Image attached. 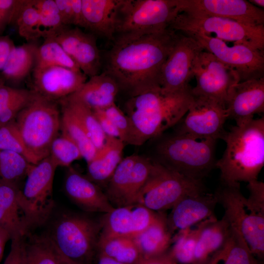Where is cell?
<instances>
[{
	"mask_svg": "<svg viewBox=\"0 0 264 264\" xmlns=\"http://www.w3.org/2000/svg\"><path fill=\"white\" fill-rule=\"evenodd\" d=\"M170 28L129 39H115L107 53L104 72L130 97L160 87L161 68L177 38Z\"/></svg>",
	"mask_w": 264,
	"mask_h": 264,
	"instance_id": "6da1fadb",
	"label": "cell"
},
{
	"mask_svg": "<svg viewBox=\"0 0 264 264\" xmlns=\"http://www.w3.org/2000/svg\"><path fill=\"white\" fill-rule=\"evenodd\" d=\"M193 99L191 87L174 92L157 87L129 97L123 110L131 126L128 144L142 145L173 128L186 114Z\"/></svg>",
	"mask_w": 264,
	"mask_h": 264,
	"instance_id": "7a4b0ae2",
	"label": "cell"
},
{
	"mask_svg": "<svg viewBox=\"0 0 264 264\" xmlns=\"http://www.w3.org/2000/svg\"><path fill=\"white\" fill-rule=\"evenodd\" d=\"M226 148L215 167L221 183L233 184L258 180L264 165V117L241 126H232L222 139Z\"/></svg>",
	"mask_w": 264,
	"mask_h": 264,
	"instance_id": "3957f363",
	"label": "cell"
},
{
	"mask_svg": "<svg viewBox=\"0 0 264 264\" xmlns=\"http://www.w3.org/2000/svg\"><path fill=\"white\" fill-rule=\"evenodd\" d=\"M151 140L154 142L152 150L146 156L183 176L202 180L215 167L217 140L196 139L174 131Z\"/></svg>",
	"mask_w": 264,
	"mask_h": 264,
	"instance_id": "277c9868",
	"label": "cell"
},
{
	"mask_svg": "<svg viewBox=\"0 0 264 264\" xmlns=\"http://www.w3.org/2000/svg\"><path fill=\"white\" fill-rule=\"evenodd\" d=\"M61 118L57 103L35 92L15 119L26 148L38 162L49 155L61 129Z\"/></svg>",
	"mask_w": 264,
	"mask_h": 264,
	"instance_id": "5b68a950",
	"label": "cell"
},
{
	"mask_svg": "<svg viewBox=\"0 0 264 264\" xmlns=\"http://www.w3.org/2000/svg\"><path fill=\"white\" fill-rule=\"evenodd\" d=\"M101 228L100 219L68 213L56 222L50 237L66 257L80 264H93Z\"/></svg>",
	"mask_w": 264,
	"mask_h": 264,
	"instance_id": "8992f818",
	"label": "cell"
},
{
	"mask_svg": "<svg viewBox=\"0 0 264 264\" xmlns=\"http://www.w3.org/2000/svg\"><path fill=\"white\" fill-rule=\"evenodd\" d=\"M169 28L180 33H201L224 42L264 50V25L253 26L216 16L179 13Z\"/></svg>",
	"mask_w": 264,
	"mask_h": 264,
	"instance_id": "52a82bcc",
	"label": "cell"
},
{
	"mask_svg": "<svg viewBox=\"0 0 264 264\" xmlns=\"http://www.w3.org/2000/svg\"><path fill=\"white\" fill-rule=\"evenodd\" d=\"M179 13L178 0H124L114 39L165 30Z\"/></svg>",
	"mask_w": 264,
	"mask_h": 264,
	"instance_id": "ba28073f",
	"label": "cell"
},
{
	"mask_svg": "<svg viewBox=\"0 0 264 264\" xmlns=\"http://www.w3.org/2000/svg\"><path fill=\"white\" fill-rule=\"evenodd\" d=\"M58 166L49 156L33 164L18 200L29 232L48 219L54 207L53 183Z\"/></svg>",
	"mask_w": 264,
	"mask_h": 264,
	"instance_id": "9c48e42d",
	"label": "cell"
},
{
	"mask_svg": "<svg viewBox=\"0 0 264 264\" xmlns=\"http://www.w3.org/2000/svg\"><path fill=\"white\" fill-rule=\"evenodd\" d=\"M224 210V216L231 226L242 236L257 259L264 255V213L251 207L242 193L240 183L221 182L214 194Z\"/></svg>",
	"mask_w": 264,
	"mask_h": 264,
	"instance_id": "30bf717a",
	"label": "cell"
},
{
	"mask_svg": "<svg viewBox=\"0 0 264 264\" xmlns=\"http://www.w3.org/2000/svg\"><path fill=\"white\" fill-rule=\"evenodd\" d=\"M152 162L137 203L154 212H162L171 209L186 196L205 191L202 180L190 178Z\"/></svg>",
	"mask_w": 264,
	"mask_h": 264,
	"instance_id": "8fae6325",
	"label": "cell"
},
{
	"mask_svg": "<svg viewBox=\"0 0 264 264\" xmlns=\"http://www.w3.org/2000/svg\"><path fill=\"white\" fill-rule=\"evenodd\" d=\"M152 163L146 155L132 154L123 158L103 190L114 208L137 203Z\"/></svg>",
	"mask_w": 264,
	"mask_h": 264,
	"instance_id": "7c38bea8",
	"label": "cell"
},
{
	"mask_svg": "<svg viewBox=\"0 0 264 264\" xmlns=\"http://www.w3.org/2000/svg\"><path fill=\"white\" fill-rule=\"evenodd\" d=\"M185 34L194 38L204 50L233 69L239 75L240 82L264 77V51L241 44L229 46L220 40L203 34Z\"/></svg>",
	"mask_w": 264,
	"mask_h": 264,
	"instance_id": "4fadbf2b",
	"label": "cell"
},
{
	"mask_svg": "<svg viewBox=\"0 0 264 264\" xmlns=\"http://www.w3.org/2000/svg\"><path fill=\"white\" fill-rule=\"evenodd\" d=\"M228 119L225 108L218 102L193 95L184 117L173 128L174 131L196 139H221Z\"/></svg>",
	"mask_w": 264,
	"mask_h": 264,
	"instance_id": "5bb4252c",
	"label": "cell"
},
{
	"mask_svg": "<svg viewBox=\"0 0 264 264\" xmlns=\"http://www.w3.org/2000/svg\"><path fill=\"white\" fill-rule=\"evenodd\" d=\"M194 77L197 82L192 88L194 95L213 99L225 108L232 87L240 82L239 75L233 69L204 50L196 61Z\"/></svg>",
	"mask_w": 264,
	"mask_h": 264,
	"instance_id": "9a60e30c",
	"label": "cell"
},
{
	"mask_svg": "<svg viewBox=\"0 0 264 264\" xmlns=\"http://www.w3.org/2000/svg\"><path fill=\"white\" fill-rule=\"evenodd\" d=\"M204 50L192 37L178 32L177 38L161 68L160 87L167 92L186 89L194 77L197 59Z\"/></svg>",
	"mask_w": 264,
	"mask_h": 264,
	"instance_id": "2e32d148",
	"label": "cell"
},
{
	"mask_svg": "<svg viewBox=\"0 0 264 264\" xmlns=\"http://www.w3.org/2000/svg\"><path fill=\"white\" fill-rule=\"evenodd\" d=\"M180 13L216 16L245 24L264 25V10L245 0H178Z\"/></svg>",
	"mask_w": 264,
	"mask_h": 264,
	"instance_id": "e0dca14e",
	"label": "cell"
},
{
	"mask_svg": "<svg viewBox=\"0 0 264 264\" xmlns=\"http://www.w3.org/2000/svg\"><path fill=\"white\" fill-rule=\"evenodd\" d=\"M54 38L87 77L100 73L101 57L93 35L84 32L78 27H66Z\"/></svg>",
	"mask_w": 264,
	"mask_h": 264,
	"instance_id": "ac0fdd59",
	"label": "cell"
},
{
	"mask_svg": "<svg viewBox=\"0 0 264 264\" xmlns=\"http://www.w3.org/2000/svg\"><path fill=\"white\" fill-rule=\"evenodd\" d=\"M225 109L228 119L242 126L264 112V77L241 82L234 85Z\"/></svg>",
	"mask_w": 264,
	"mask_h": 264,
	"instance_id": "d6986e66",
	"label": "cell"
},
{
	"mask_svg": "<svg viewBox=\"0 0 264 264\" xmlns=\"http://www.w3.org/2000/svg\"><path fill=\"white\" fill-rule=\"evenodd\" d=\"M87 78L81 71L59 66L34 69L33 90L50 100H61L77 91Z\"/></svg>",
	"mask_w": 264,
	"mask_h": 264,
	"instance_id": "ffe728a7",
	"label": "cell"
},
{
	"mask_svg": "<svg viewBox=\"0 0 264 264\" xmlns=\"http://www.w3.org/2000/svg\"><path fill=\"white\" fill-rule=\"evenodd\" d=\"M217 203L214 194L205 191L184 197L171 208L167 216L170 231L173 234L215 217Z\"/></svg>",
	"mask_w": 264,
	"mask_h": 264,
	"instance_id": "44dd1931",
	"label": "cell"
},
{
	"mask_svg": "<svg viewBox=\"0 0 264 264\" xmlns=\"http://www.w3.org/2000/svg\"><path fill=\"white\" fill-rule=\"evenodd\" d=\"M64 189L70 199L86 212L105 214L114 208L101 188L71 166L66 175Z\"/></svg>",
	"mask_w": 264,
	"mask_h": 264,
	"instance_id": "7402d4cb",
	"label": "cell"
},
{
	"mask_svg": "<svg viewBox=\"0 0 264 264\" xmlns=\"http://www.w3.org/2000/svg\"><path fill=\"white\" fill-rule=\"evenodd\" d=\"M124 0H82L83 28L114 41Z\"/></svg>",
	"mask_w": 264,
	"mask_h": 264,
	"instance_id": "603a6c76",
	"label": "cell"
},
{
	"mask_svg": "<svg viewBox=\"0 0 264 264\" xmlns=\"http://www.w3.org/2000/svg\"><path fill=\"white\" fill-rule=\"evenodd\" d=\"M125 145L118 138L107 136L104 145L87 163L86 176L103 190L123 159Z\"/></svg>",
	"mask_w": 264,
	"mask_h": 264,
	"instance_id": "cb8c5ba5",
	"label": "cell"
},
{
	"mask_svg": "<svg viewBox=\"0 0 264 264\" xmlns=\"http://www.w3.org/2000/svg\"><path fill=\"white\" fill-rule=\"evenodd\" d=\"M231 229L224 215L219 220L215 216L200 222L193 264H205L225 243Z\"/></svg>",
	"mask_w": 264,
	"mask_h": 264,
	"instance_id": "d4e9b609",
	"label": "cell"
},
{
	"mask_svg": "<svg viewBox=\"0 0 264 264\" xmlns=\"http://www.w3.org/2000/svg\"><path fill=\"white\" fill-rule=\"evenodd\" d=\"M119 91L116 82L103 71L89 78L77 91L68 97L94 110L104 109L114 103Z\"/></svg>",
	"mask_w": 264,
	"mask_h": 264,
	"instance_id": "484cf974",
	"label": "cell"
},
{
	"mask_svg": "<svg viewBox=\"0 0 264 264\" xmlns=\"http://www.w3.org/2000/svg\"><path fill=\"white\" fill-rule=\"evenodd\" d=\"M173 236L167 223V216L162 211L157 212L151 225L132 238L142 259H147L166 252L172 244Z\"/></svg>",
	"mask_w": 264,
	"mask_h": 264,
	"instance_id": "4316f807",
	"label": "cell"
},
{
	"mask_svg": "<svg viewBox=\"0 0 264 264\" xmlns=\"http://www.w3.org/2000/svg\"><path fill=\"white\" fill-rule=\"evenodd\" d=\"M17 185L0 182V227L6 230L11 239L29 233L18 200Z\"/></svg>",
	"mask_w": 264,
	"mask_h": 264,
	"instance_id": "83f0119b",
	"label": "cell"
},
{
	"mask_svg": "<svg viewBox=\"0 0 264 264\" xmlns=\"http://www.w3.org/2000/svg\"><path fill=\"white\" fill-rule=\"evenodd\" d=\"M205 264H259L241 234L231 226L224 245Z\"/></svg>",
	"mask_w": 264,
	"mask_h": 264,
	"instance_id": "f1b7e54d",
	"label": "cell"
},
{
	"mask_svg": "<svg viewBox=\"0 0 264 264\" xmlns=\"http://www.w3.org/2000/svg\"><path fill=\"white\" fill-rule=\"evenodd\" d=\"M38 47L32 43L15 46L1 70L3 77L13 82L25 78L33 70Z\"/></svg>",
	"mask_w": 264,
	"mask_h": 264,
	"instance_id": "f546056e",
	"label": "cell"
},
{
	"mask_svg": "<svg viewBox=\"0 0 264 264\" xmlns=\"http://www.w3.org/2000/svg\"><path fill=\"white\" fill-rule=\"evenodd\" d=\"M97 251L124 264H138L142 259L133 238L129 236L99 238Z\"/></svg>",
	"mask_w": 264,
	"mask_h": 264,
	"instance_id": "4dcf8cb0",
	"label": "cell"
},
{
	"mask_svg": "<svg viewBox=\"0 0 264 264\" xmlns=\"http://www.w3.org/2000/svg\"><path fill=\"white\" fill-rule=\"evenodd\" d=\"M83 127L97 150L105 144L107 136L103 132L93 110L85 104L68 96L61 100Z\"/></svg>",
	"mask_w": 264,
	"mask_h": 264,
	"instance_id": "1f68e13d",
	"label": "cell"
},
{
	"mask_svg": "<svg viewBox=\"0 0 264 264\" xmlns=\"http://www.w3.org/2000/svg\"><path fill=\"white\" fill-rule=\"evenodd\" d=\"M61 128L62 133L70 138L78 147L87 163L90 161L97 150L80 123L62 104Z\"/></svg>",
	"mask_w": 264,
	"mask_h": 264,
	"instance_id": "d6a6232c",
	"label": "cell"
},
{
	"mask_svg": "<svg viewBox=\"0 0 264 264\" xmlns=\"http://www.w3.org/2000/svg\"><path fill=\"white\" fill-rule=\"evenodd\" d=\"M25 236L26 264H58L57 246L51 237Z\"/></svg>",
	"mask_w": 264,
	"mask_h": 264,
	"instance_id": "836d02e7",
	"label": "cell"
},
{
	"mask_svg": "<svg viewBox=\"0 0 264 264\" xmlns=\"http://www.w3.org/2000/svg\"><path fill=\"white\" fill-rule=\"evenodd\" d=\"M52 66L81 71L55 38L48 37L44 39L43 44L38 47L33 69Z\"/></svg>",
	"mask_w": 264,
	"mask_h": 264,
	"instance_id": "e575fe53",
	"label": "cell"
},
{
	"mask_svg": "<svg viewBox=\"0 0 264 264\" xmlns=\"http://www.w3.org/2000/svg\"><path fill=\"white\" fill-rule=\"evenodd\" d=\"M102 228L99 238L132 236L131 205L114 208L100 219Z\"/></svg>",
	"mask_w": 264,
	"mask_h": 264,
	"instance_id": "d590c367",
	"label": "cell"
},
{
	"mask_svg": "<svg viewBox=\"0 0 264 264\" xmlns=\"http://www.w3.org/2000/svg\"><path fill=\"white\" fill-rule=\"evenodd\" d=\"M199 231V223L173 235L168 252L178 264H193Z\"/></svg>",
	"mask_w": 264,
	"mask_h": 264,
	"instance_id": "8d00e7d4",
	"label": "cell"
},
{
	"mask_svg": "<svg viewBox=\"0 0 264 264\" xmlns=\"http://www.w3.org/2000/svg\"><path fill=\"white\" fill-rule=\"evenodd\" d=\"M33 164L17 153L0 150V182L17 185Z\"/></svg>",
	"mask_w": 264,
	"mask_h": 264,
	"instance_id": "74e56055",
	"label": "cell"
},
{
	"mask_svg": "<svg viewBox=\"0 0 264 264\" xmlns=\"http://www.w3.org/2000/svg\"><path fill=\"white\" fill-rule=\"evenodd\" d=\"M19 35L27 41L41 37L39 12L34 0H23L15 20Z\"/></svg>",
	"mask_w": 264,
	"mask_h": 264,
	"instance_id": "f35d334b",
	"label": "cell"
},
{
	"mask_svg": "<svg viewBox=\"0 0 264 264\" xmlns=\"http://www.w3.org/2000/svg\"><path fill=\"white\" fill-rule=\"evenodd\" d=\"M40 17L41 37H54L66 27L54 0H34Z\"/></svg>",
	"mask_w": 264,
	"mask_h": 264,
	"instance_id": "ab89813d",
	"label": "cell"
},
{
	"mask_svg": "<svg viewBox=\"0 0 264 264\" xmlns=\"http://www.w3.org/2000/svg\"><path fill=\"white\" fill-rule=\"evenodd\" d=\"M58 167H68L74 161L82 157L81 152L74 142L62 133L52 141L49 155Z\"/></svg>",
	"mask_w": 264,
	"mask_h": 264,
	"instance_id": "60d3db41",
	"label": "cell"
},
{
	"mask_svg": "<svg viewBox=\"0 0 264 264\" xmlns=\"http://www.w3.org/2000/svg\"><path fill=\"white\" fill-rule=\"evenodd\" d=\"M0 150L20 154L32 164L38 163L26 148L15 120L5 124H0Z\"/></svg>",
	"mask_w": 264,
	"mask_h": 264,
	"instance_id": "b9f144b4",
	"label": "cell"
},
{
	"mask_svg": "<svg viewBox=\"0 0 264 264\" xmlns=\"http://www.w3.org/2000/svg\"><path fill=\"white\" fill-rule=\"evenodd\" d=\"M117 129L120 140L128 144L131 133L130 120L124 112L115 103L102 109Z\"/></svg>",
	"mask_w": 264,
	"mask_h": 264,
	"instance_id": "7bdbcfd3",
	"label": "cell"
},
{
	"mask_svg": "<svg viewBox=\"0 0 264 264\" xmlns=\"http://www.w3.org/2000/svg\"><path fill=\"white\" fill-rule=\"evenodd\" d=\"M131 211L132 238L151 225L155 219L157 212H154L139 203L131 205Z\"/></svg>",
	"mask_w": 264,
	"mask_h": 264,
	"instance_id": "ee69618b",
	"label": "cell"
},
{
	"mask_svg": "<svg viewBox=\"0 0 264 264\" xmlns=\"http://www.w3.org/2000/svg\"><path fill=\"white\" fill-rule=\"evenodd\" d=\"M34 94V90H29L23 95L7 105L0 113V124H5L15 120L18 113L31 100Z\"/></svg>",
	"mask_w": 264,
	"mask_h": 264,
	"instance_id": "f6af8a7d",
	"label": "cell"
},
{
	"mask_svg": "<svg viewBox=\"0 0 264 264\" xmlns=\"http://www.w3.org/2000/svg\"><path fill=\"white\" fill-rule=\"evenodd\" d=\"M23 0H0V33L6 25L15 21Z\"/></svg>",
	"mask_w": 264,
	"mask_h": 264,
	"instance_id": "bcb514c9",
	"label": "cell"
},
{
	"mask_svg": "<svg viewBox=\"0 0 264 264\" xmlns=\"http://www.w3.org/2000/svg\"><path fill=\"white\" fill-rule=\"evenodd\" d=\"M249 196L247 200L250 207L264 213V183L258 180L247 183Z\"/></svg>",
	"mask_w": 264,
	"mask_h": 264,
	"instance_id": "7dc6e473",
	"label": "cell"
},
{
	"mask_svg": "<svg viewBox=\"0 0 264 264\" xmlns=\"http://www.w3.org/2000/svg\"><path fill=\"white\" fill-rule=\"evenodd\" d=\"M11 241L10 250L3 264H26L25 236L15 237Z\"/></svg>",
	"mask_w": 264,
	"mask_h": 264,
	"instance_id": "c3c4849f",
	"label": "cell"
},
{
	"mask_svg": "<svg viewBox=\"0 0 264 264\" xmlns=\"http://www.w3.org/2000/svg\"><path fill=\"white\" fill-rule=\"evenodd\" d=\"M28 91L27 89L9 87L0 81V113L10 103L23 95Z\"/></svg>",
	"mask_w": 264,
	"mask_h": 264,
	"instance_id": "681fc988",
	"label": "cell"
},
{
	"mask_svg": "<svg viewBox=\"0 0 264 264\" xmlns=\"http://www.w3.org/2000/svg\"><path fill=\"white\" fill-rule=\"evenodd\" d=\"M92 110L105 135L120 140V136L117 129L104 111L102 109Z\"/></svg>",
	"mask_w": 264,
	"mask_h": 264,
	"instance_id": "f907efd6",
	"label": "cell"
},
{
	"mask_svg": "<svg viewBox=\"0 0 264 264\" xmlns=\"http://www.w3.org/2000/svg\"><path fill=\"white\" fill-rule=\"evenodd\" d=\"M65 26L73 25L72 0H54Z\"/></svg>",
	"mask_w": 264,
	"mask_h": 264,
	"instance_id": "816d5d0a",
	"label": "cell"
},
{
	"mask_svg": "<svg viewBox=\"0 0 264 264\" xmlns=\"http://www.w3.org/2000/svg\"><path fill=\"white\" fill-rule=\"evenodd\" d=\"M15 46L8 36L0 35V70L4 67L12 49Z\"/></svg>",
	"mask_w": 264,
	"mask_h": 264,
	"instance_id": "f5cc1de1",
	"label": "cell"
},
{
	"mask_svg": "<svg viewBox=\"0 0 264 264\" xmlns=\"http://www.w3.org/2000/svg\"><path fill=\"white\" fill-rule=\"evenodd\" d=\"M138 264H178L170 256L168 250L157 256L142 259Z\"/></svg>",
	"mask_w": 264,
	"mask_h": 264,
	"instance_id": "db71d44e",
	"label": "cell"
},
{
	"mask_svg": "<svg viewBox=\"0 0 264 264\" xmlns=\"http://www.w3.org/2000/svg\"><path fill=\"white\" fill-rule=\"evenodd\" d=\"M73 25L82 27L83 24L82 0H72Z\"/></svg>",
	"mask_w": 264,
	"mask_h": 264,
	"instance_id": "11a10c76",
	"label": "cell"
},
{
	"mask_svg": "<svg viewBox=\"0 0 264 264\" xmlns=\"http://www.w3.org/2000/svg\"><path fill=\"white\" fill-rule=\"evenodd\" d=\"M11 239L10 234L4 229L0 227V262L3 256L5 244Z\"/></svg>",
	"mask_w": 264,
	"mask_h": 264,
	"instance_id": "9f6ffc18",
	"label": "cell"
},
{
	"mask_svg": "<svg viewBox=\"0 0 264 264\" xmlns=\"http://www.w3.org/2000/svg\"><path fill=\"white\" fill-rule=\"evenodd\" d=\"M95 262L96 264H124L110 258L99 251L97 252Z\"/></svg>",
	"mask_w": 264,
	"mask_h": 264,
	"instance_id": "6f0895ef",
	"label": "cell"
},
{
	"mask_svg": "<svg viewBox=\"0 0 264 264\" xmlns=\"http://www.w3.org/2000/svg\"><path fill=\"white\" fill-rule=\"evenodd\" d=\"M58 264H80L65 256L57 248Z\"/></svg>",
	"mask_w": 264,
	"mask_h": 264,
	"instance_id": "680465c9",
	"label": "cell"
},
{
	"mask_svg": "<svg viewBox=\"0 0 264 264\" xmlns=\"http://www.w3.org/2000/svg\"><path fill=\"white\" fill-rule=\"evenodd\" d=\"M250 2L253 4L254 5L262 8L264 7V0H248Z\"/></svg>",
	"mask_w": 264,
	"mask_h": 264,
	"instance_id": "91938a15",
	"label": "cell"
}]
</instances>
